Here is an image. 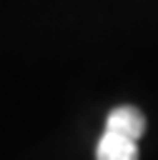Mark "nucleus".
<instances>
[{"instance_id":"1","label":"nucleus","mask_w":158,"mask_h":160,"mask_svg":"<svg viewBox=\"0 0 158 160\" xmlns=\"http://www.w3.org/2000/svg\"><path fill=\"white\" fill-rule=\"evenodd\" d=\"M105 130L108 132H115V135H123V138H130L138 142V138L145 132V118L138 108L133 105H120V108H113L105 118Z\"/></svg>"},{"instance_id":"2","label":"nucleus","mask_w":158,"mask_h":160,"mask_svg":"<svg viewBox=\"0 0 158 160\" xmlns=\"http://www.w3.org/2000/svg\"><path fill=\"white\" fill-rule=\"evenodd\" d=\"M95 160H138V142L105 130L98 140Z\"/></svg>"}]
</instances>
